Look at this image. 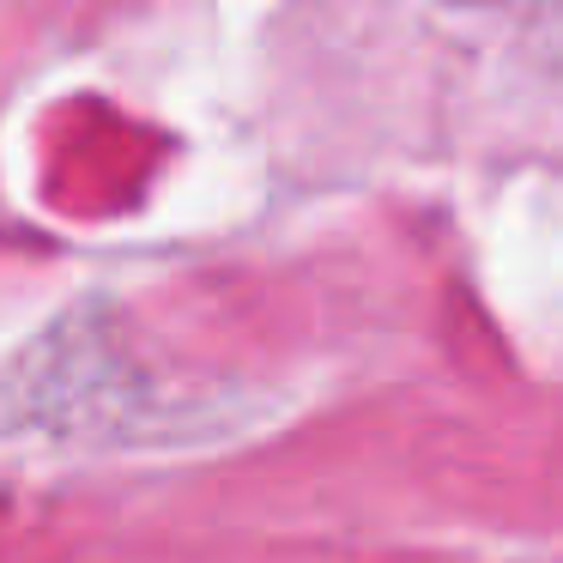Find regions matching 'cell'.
Returning <instances> with one entry per match:
<instances>
[{"label":"cell","instance_id":"6da1fadb","mask_svg":"<svg viewBox=\"0 0 563 563\" xmlns=\"http://www.w3.org/2000/svg\"><path fill=\"white\" fill-rule=\"evenodd\" d=\"M449 7H485V0H449Z\"/></svg>","mask_w":563,"mask_h":563}]
</instances>
